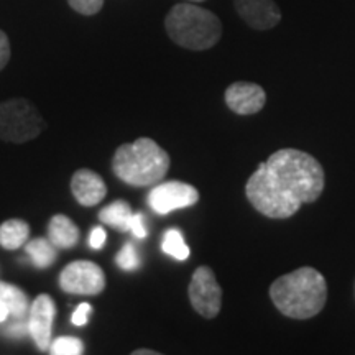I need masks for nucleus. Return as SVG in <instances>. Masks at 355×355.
I'll use <instances>...</instances> for the list:
<instances>
[{
	"label": "nucleus",
	"instance_id": "nucleus-13",
	"mask_svg": "<svg viewBox=\"0 0 355 355\" xmlns=\"http://www.w3.org/2000/svg\"><path fill=\"white\" fill-rule=\"evenodd\" d=\"M50 241L58 248H73L79 241V229L68 216L56 214L48 225Z\"/></svg>",
	"mask_w": 355,
	"mask_h": 355
},
{
	"label": "nucleus",
	"instance_id": "nucleus-4",
	"mask_svg": "<svg viewBox=\"0 0 355 355\" xmlns=\"http://www.w3.org/2000/svg\"><path fill=\"white\" fill-rule=\"evenodd\" d=\"M168 37L186 50H209L222 37L219 17L194 3H178L165 20Z\"/></svg>",
	"mask_w": 355,
	"mask_h": 355
},
{
	"label": "nucleus",
	"instance_id": "nucleus-26",
	"mask_svg": "<svg viewBox=\"0 0 355 355\" xmlns=\"http://www.w3.org/2000/svg\"><path fill=\"white\" fill-rule=\"evenodd\" d=\"M6 334L8 337H15V339H20V337H25L26 334H30V329H28V322H24V321H17L13 322L12 326H8L6 329Z\"/></svg>",
	"mask_w": 355,
	"mask_h": 355
},
{
	"label": "nucleus",
	"instance_id": "nucleus-27",
	"mask_svg": "<svg viewBox=\"0 0 355 355\" xmlns=\"http://www.w3.org/2000/svg\"><path fill=\"white\" fill-rule=\"evenodd\" d=\"M8 316H10V311H8V308H7L6 304L0 303V322L6 321Z\"/></svg>",
	"mask_w": 355,
	"mask_h": 355
},
{
	"label": "nucleus",
	"instance_id": "nucleus-11",
	"mask_svg": "<svg viewBox=\"0 0 355 355\" xmlns=\"http://www.w3.org/2000/svg\"><path fill=\"white\" fill-rule=\"evenodd\" d=\"M225 104L239 115H254L265 107L266 92L255 83H234L225 91Z\"/></svg>",
	"mask_w": 355,
	"mask_h": 355
},
{
	"label": "nucleus",
	"instance_id": "nucleus-24",
	"mask_svg": "<svg viewBox=\"0 0 355 355\" xmlns=\"http://www.w3.org/2000/svg\"><path fill=\"white\" fill-rule=\"evenodd\" d=\"M92 306L87 304V303H81L78 306L76 309H74L73 316H71V321H73L74 326H84V324L87 322V318H89V313H91Z\"/></svg>",
	"mask_w": 355,
	"mask_h": 355
},
{
	"label": "nucleus",
	"instance_id": "nucleus-18",
	"mask_svg": "<svg viewBox=\"0 0 355 355\" xmlns=\"http://www.w3.org/2000/svg\"><path fill=\"white\" fill-rule=\"evenodd\" d=\"M162 250L166 255L173 257L176 260H188L189 259V247L186 245L183 234L178 229H168L162 241Z\"/></svg>",
	"mask_w": 355,
	"mask_h": 355
},
{
	"label": "nucleus",
	"instance_id": "nucleus-2",
	"mask_svg": "<svg viewBox=\"0 0 355 355\" xmlns=\"http://www.w3.org/2000/svg\"><path fill=\"white\" fill-rule=\"evenodd\" d=\"M270 298L283 316L311 319L321 313L327 301V283L313 266H301L275 279Z\"/></svg>",
	"mask_w": 355,
	"mask_h": 355
},
{
	"label": "nucleus",
	"instance_id": "nucleus-29",
	"mask_svg": "<svg viewBox=\"0 0 355 355\" xmlns=\"http://www.w3.org/2000/svg\"><path fill=\"white\" fill-rule=\"evenodd\" d=\"M189 2H202V0H189Z\"/></svg>",
	"mask_w": 355,
	"mask_h": 355
},
{
	"label": "nucleus",
	"instance_id": "nucleus-21",
	"mask_svg": "<svg viewBox=\"0 0 355 355\" xmlns=\"http://www.w3.org/2000/svg\"><path fill=\"white\" fill-rule=\"evenodd\" d=\"M73 10L81 15H94L104 6V0H68Z\"/></svg>",
	"mask_w": 355,
	"mask_h": 355
},
{
	"label": "nucleus",
	"instance_id": "nucleus-22",
	"mask_svg": "<svg viewBox=\"0 0 355 355\" xmlns=\"http://www.w3.org/2000/svg\"><path fill=\"white\" fill-rule=\"evenodd\" d=\"M130 232L135 235L137 239H145L146 235H148V230H146L145 225V216L141 214V212H137V214L132 216Z\"/></svg>",
	"mask_w": 355,
	"mask_h": 355
},
{
	"label": "nucleus",
	"instance_id": "nucleus-23",
	"mask_svg": "<svg viewBox=\"0 0 355 355\" xmlns=\"http://www.w3.org/2000/svg\"><path fill=\"white\" fill-rule=\"evenodd\" d=\"M105 241H107V234H105L104 227H94L89 235V247L94 248V250H101Z\"/></svg>",
	"mask_w": 355,
	"mask_h": 355
},
{
	"label": "nucleus",
	"instance_id": "nucleus-5",
	"mask_svg": "<svg viewBox=\"0 0 355 355\" xmlns=\"http://www.w3.org/2000/svg\"><path fill=\"white\" fill-rule=\"evenodd\" d=\"M44 121L38 109L26 99L0 102V140L25 144L42 133Z\"/></svg>",
	"mask_w": 355,
	"mask_h": 355
},
{
	"label": "nucleus",
	"instance_id": "nucleus-10",
	"mask_svg": "<svg viewBox=\"0 0 355 355\" xmlns=\"http://www.w3.org/2000/svg\"><path fill=\"white\" fill-rule=\"evenodd\" d=\"M56 314L55 301L51 296L40 295L33 301L28 314V329L30 336L37 344L40 350H48L51 345V331H53V319Z\"/></svg>",
	"mask_w": 355,
	"mask_h": 355
},
{
	"label": "nucleus",
	"instance_id": "nucleus-9",
	"mask_svg": "<svg viewBox=\"0 0 355 355\" xmlns=\"http://www.w3.org/2000/svg\"><path fill=\"white\" fill-rule=\"evenodd\" d=\"M235 10L250 28L265 32L282 21V10L275 0H234Z\"/></svg>",
	"mask_w": 355,
	"mask_h": 355
},
{
	"label": "nucleus",
	"instance_id": "nucleus-17",
	"mask_svg": "<svg viewBox=\"0 0 355 355\" xmlns=\"http://www.w3.org/2000/svg\"><path fill=\"white\" fill-rule=\"evenodd\" d=\"M25 252L28 254L32 263L40 270L48 268L56 261V247L53 245L51 241H46V239H35V241H30L26 243Z\"/></svg>",
	"mask_w": 355,
	"mask_h": 355
},
{
	"label": "nucleus",
	"instance_id": "nucleus-8",
	"mask_svg": "<svg viewBox=\"0 0 355 355\" xmlns=\"http://www.w3.org/2000/svg\"><path fill=\"white\" fill-rule=\"evenodd\" d=\"M199 201V191L188 183L168 181L162 183L148 193L150 207L159 216H166L176 209L194 206Z\"/></svg>",
	"mask_w": 355,
	"mask_h": 355
},
{
	"label": "nucleus",
	"instance_id": "nucleus-25",
	"mask_svg": "<svg viewBox=\"0 0 355 355\" xmlns=\"http://www.w3.org/2000/svg\"><path fill=\"white\" fill-rule=\"evenodd\" d=\"M8 60H10V42L7 35L0 30V71L6 68Z\"/></svg>",
	"mask_w": 355,
	"mask_h": 355
},
{
	"label": "nucleus",
	"instance_id": "nucleus-16",
	"mask_svg": "<svg viewBox=\"0 0 355 355\" xmlns=\"http://www.w3.org/2000/svg\"><path fill=\"white\" fill-rule=\"evenodd\" d=\"M133 212L125 201H114L110 202L107 207H104L99 212V219L104 224L110 225V227L121 230V232H127L130 230V220Z\"/></svg>",
	"mask_w": 355,
	"mask_h": 355
},
{
	"label": "nucleus",
	"instance_id": "nucleus-3",
	"mask_svg": "<svg viewBox=\"0 0 355 355\" xmlns=\"http://www.w3.org/2000/svg\"><path fill=\"white\" fill-rule=\"evenodd\" d=\"M170 155L148 137L121 145L112 159L114 175L123 183L145 188L157 184L170 170Z\"/></svg>",
	"mask_w": 355,
	"mask_h": 355
},
{
	"label": "nucleus",
	"instance_id": "nucleus-19",
	"mask_svg": "<svg viewBox=\"0 0 355 355\" xmlns=\"http://www.w3.org/2000/svg\"><path fill=\"white\" fill-rule=\"evenodd\" d=\"M50 352L53 355H81L84 345L78 337H58L50 345Z\"/></svg>",
	"mask_w": 355,
	"mask_h": 355
},
{
	"label": "nucleus",
	"instance_id": "nucleus-20",
	"mask_svg": "<svg viewBox=\"0 0 355 355\" xmlns=\"http://www.w3.org/2000/svg\"><path fill=\"white\" fill-rule=\"evenodd\" d=\"M115 261H117V265L121 266L122 270H125V272H133V270H137L141 265L139 252H137V248L133 247L132 243H125V245L122 247V250L119 252L117 257H115Z\"/></svg>",
	"mask_w": 355,
	"mask_h": 355
},
{
	"label": "nucleus",
	"instance_id": "nucleus-1",
	"mask_svg": "<svg viewBox=\"0 0 355 355\" xmlns=\"http://www.w3.org/2000/svg\"><path fill=\"white\" fill-rule=\"evenodd\" d=\"M324 183V170L313 155L296 148H282L252 173L245 194L260 214L270 219H288L303 204L319 199Z\"/></svg>",
	"mask_w": 355,
	"mask_h": 355
},
{
	"label": "nucleus",
	"instance_id": "nucleus-14",
	"mask_svg": "<svg viewBox=\"0 0 355 355\" xmlns=\"http://www.w3.org/2000/svg\"><path fill=\"white\" fill-rule=\"evenodd\" d=\"M0 303L6 304L10 316L15 319H24L30 313L28 296L20 290L19 286H13L10 283L0 282Z\"/></svg>",
	"mask_w": 355,
	"mask_h": 355
},
{
	"label": "nucleus",
	"instance_id": "nucleus-15",
	"mask_svg": "<svg viewBox=\"0 0 355 355\" xmlns=\"http://www.w3.org/2000/svg\"><path fill=\"white\" fill-rule=\"evenodd\" d=\"M30 225L21 219L6 220L0 225V245L6 250H17L28 241Z\"/></svg>",
	"mask_w": 355,
	"mask_h": 355
},
{
	"label": "nucleus",
	"instance_id": "nucleus-7",
	"mask_svg": "<svg viewBox=\"0 0 355 355\" xmlns=\"http://www.w3.org/2000/svg\"><path fill=\"white\" fill-rule=\"evenodd\" d=\"M188 293L191 304L202 318L212 319L219 314L222 306V290L209 266H199L193 273Z\"/></svg>",
	"mask_w": 355,
	"mask_h": 355
},
{
	"label": "nucleus",
	"instance_id": "nucleus-12",
	"mask_svg": "<svg viewBox=\"0 0 355 355\" xmlns=\"http://www.w3.org/2000/svg\"><path fill=\"white\" fill-rule=\"evenodd\" d=\"M73 196L81 206L91 207L99 204L107 194V186L104 180L91 170H78L71 180Z\"/></svg>",
	"mask_w": 355,
	"mask_h": 355
},
{
	"label": "nucleus",
	"instance_id": "nucleus-28",
	"mask_svg": "<svg viewBox=\"0 0 355 355\" xmlns=\"http://www.w3.org/2000/svg\"><path fill=\"white\" fill-rule=\"evenodd\" d=\"M133 355H158L157 350H148V349H139L133 352Z\"/></svg>",
	"mask_w": 355,
	"mask_h": 355
},
{
	"label": "nucleus",
	"instance_id": "nucleus-6",
	"mask_svg": "<svg viewBox=\"0 0 355 355\" xmlns=\"http://www.w3.org/2000/svg\"><path fill=\"white\" fill-rule=\"evenodd\" d=\"M60 286L69 295H99L105 288L104 270L94 261H73L61 272Z\"/></svg>",
	"mask_w": 355,
	"mask_h": 355
}]
</instances>
